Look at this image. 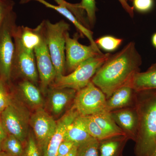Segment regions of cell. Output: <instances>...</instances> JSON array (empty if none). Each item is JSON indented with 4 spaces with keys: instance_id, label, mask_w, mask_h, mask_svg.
<instances>
[{
    "instance_id": "obj_1",
    "label": "cell",
    "mask_w": 156,
    "mask_h": 156,
    "mask_svg": "<svg viewBox=\"0 0 156 156\" xmlns=\"http://www.w3.org/2000/svg\"><path fill=\"white\" fill-rule=\"evenodd\" d=\"M142 63L135 43L129 42L119 52L110 56L91 82L108 98L117 89L129 85L134 76L140 72Z\"/></svg>"
},
{
    "instance_id": "obj_2",
    "label": "cell",
    "mask_w": 156,
    "mask_h": 156,
    "mask_svg": "<svg viewBox=\"0 0 156 156\" xmlns=\"http://www.w3.org/2000/svg\"><path fill=\"white\" fill-rule=\"evenodd\" d=\"M138 119L135 156H146L156 144V90L135 92L134 104Z\"/></svg>"
},
{
    "instance_id": "obj_3",
    "label": "cell",
    "mask_w": 156,
    "mask_h": 156,
    "mask_svg": "<svg viewBox=\"0 0 156 156\" xmlns=\"http://www.w3.org/2000/svg\"><path fill=\"white\" fill-rule=\"evenodd\" d=\"M46 42L56 73V77L65 75L66 36L70 26L64 20L52 23L44 20Z\"/></svg>"
},
{
    "instance_id": "obj_4",
    "label": "cell",
    "mask_w": 156,
    "mask_h": 156,
    "mask_svg": "<svg viewBox=\"0 0 156 156\" xmlns=\"http://www.w3.org/2000/svg\"><path fill=\"white\" fill-rule=\"evenodd\" d=\"M110 53L99 54L87 59L72 72L56 78L50 87L69 88L77 91L91 82L98 70L111 56Z\"/></svg>"
},
{
    "instance_id": "obj_5",
    "label": "cell",
    "mask_w": 156,
    "mask_h": 156,
    "mask_svg": "<svg viewBox=\"0 0 156 156\" xmlns=\"http://www.w3.org/2000/svg\"><path fill=\"white\" fill-rule=\"evenodd\" d=\"M17 15L12 12L0 27V80L6 83L11 80V69L15 45L13 34L17 27Z\"/></svg>"
},
{
    "instance_id": "obj_6",
    "label": "cell",
    "mask_w": 156,
    "mask_h": 156,
    "mask_svg": "<svg viewBox=\"0 0 156 156\" xmlns=\"http://www.w3.org/2000/svg\"><path fill=\"white\" fill-rule=\"evenodd\" d=\"M15 50L11 78H21L22 80L30 81L36 85L39 82L34 50L26 48L17 38L14 37Z\"/></svg>"
},
{
    "instance_id": "obj_7",
    "label": "cell",
    "mask_w": 156,
    "mask_h": 156,
    "mask_svg": "<svg viewBox=\"0 0 156 156\" xmlns=\"http://www.w3.org/2000/svg\"><path fill=\"white\" fill-rule=\"evenodd\" d=\"M0 117L7 133L17 137L24 145L28 136L30 119L27 110L12 101L11 104L1 113Z\"/></svg>"
},
{
    "instance_id": "obj_8",
    "label": "cell",
    "mask_w": 156,
    "mask_h": 156,
    "mask_svg": "<svg viewBox=\"0 0 156 156\" xmlns=\"http://www.w3.org/2000/svg\"><path fill=\"white\" fill-rule=\"evenodd\" d=\"M106 101L105 94L91 82L77 91L73 106L80 115L91 116L108 111Z\"/></svg>"
},
{
    "instance_id": "obj_9",
    "label": "cell",
    "mask_w": 156,
    "mask_h": 156,
    "mask_svg": "<svg viewBox=\"0 0 156 156\" xmlns=\"http://www.w3.org/2000/svg\"><path fill=\"white\" fill-rule=\"evenodd\" d=\"M80 35L76 33L72 38L68 32L66 36L65 71L69 73L87 59L103 53L92 45L86 46L79 43Z\"/></svg>"
},
{
    "instance_id": "obj_10",
    "label": "cell",
    "mask_w": 156,
    "mask_h": 156,
    "mask_svg": "<svg viewBox=\"0 0 156 156\" xmlns=\"http://www.w3.org/2000/svg\"><path fill=\"white\" fill-rule=\"evenodd\" d=\"M30 125L32 128L37 144L41 155L56 126V122L42 108L37 109L30 117Z\"/></svg>"
},
{
    "instance_id": "obj_11",
    "label": "cell",
    "mask_w": 156,
    "mask_h": 156,
    "mask_svg": "<svg viewBox=\"0 0 156 156\" xmlns=\"http://www.w3.org/2000/svg\"><path fill=\"white\" fill-rule=\"evenodd\" d=\"M34 53L40 86L42 91H45L56 80V73L46 42L44 30L41 41L35 48Z\"/></svg>"
},
{
    "instance_id": "obj_12",
    "label": "cell",
    "mask_w": 156,
    "mask_h": 156,
    "mask_svg": "<svg viewBox=\"0 0 156 156\" xmlns=\"http://www.w3.org/2000/svg\"><path fill=\"white\" fill-rule=\"evenodd\" d=\"M79 115L77 111L73 106L59 120L56 121L55 131L49 140L42 156L57 155L58 147L64 140L66 129Z\"/></svg>"
},
{
    "instance_id": "obj_13",
    "label": "cell",
    "mask_w": 156,
    "mask_h": 156,
    "mask_svg": "<svg viewBox=\"0 0 156 156\" xmlns=\"http://www.w3.org/2000/svg\"><path fill=\"white\" fill-rule=\"evenodd\" d=\"M110 113L125 136L129 140L135 142L137 136L138 119L134 106L113 111Z\"/></svg>"
},
{
    "instance_id": "obj_14",
    "label": "cell",
    "mask_w": 156,
    "mask_h": 156,
    "mask_svg": "<svg viewBox=\"0 0 156 156\" xmlns=\"http://www.w3.org/2000/svg\"><path fill=\"white\" fill-rule=\"evenodd\" d=\"M77 91L69 88H54L51 87L49 104L51 111L54 115L61 114L66 108L73 101Z\"/></svg>"
},
{
    "instance_id": "obj_15",
    "label": "cell",
    "mask_w": 156,
    "mask_h": 156,
    "mask_svg": "<svg viewBox=\"0 0 156 156\" xmlns=\"http://www.w3.org/2000/svg\"><path fill=\"white\" fill-rule=\"evenodd\" d=\"M135 91L129 85L121 87L107 98V109L108 112L133 106Z\"/></svg>"
},
{
    "instance_id": "obj_16",
    "label": "cell",
    "mask_w": 156,
    "mask_h": 156,
    "mask_svg": "<svg viewBox=\"0 0 156 156\" xmlns=\"http://www.w3.org/2000/svg\"><path fill=\"white\" fill-rule=\"evenodd\" d=\"M135 92L156 90V63L144 72L136 73L129 85Z\"/></svg>"
},
{
    "instance_id": "obj_17",
    "label": "cell",
    "mask_w": 156,
    "mask_h": 156,
    "mask_svg": "<svg viewBox=\"0 0 156 156\" xmlns=\"http://www.w3.org/2000/svg\"><path fill=\"white\" fill-rule=\"evenodd\" d=\"M128 140L125 135H120L99 140L100 156H123V151Z\"/></svg>"
},
{
    "instance_id": "obj_18",
    "label": "cell",
    "mask_w": 156,
    "mask_h": 156,
    "mask_svg": "<svg viewBox=\"0 0 156 156\" xmlns=\"http://www.w3.org/2000/svg\"><path fill=\"white\" fill-rule=\"evenodd\" d=\"M17 89L24 99L30 105L37 109L42 108L43 97L37 85L30 81L23 80L19 82Z\"/></svg>"
},
{
    "instance_id": "obj_19",
    "label": "cell",
    "mask_w": 156,
    "mask_h": 156,
    "mask_svg": "<svg viewBox=\"0 0 156 156\" xmlns=\"http://www.w3.org/2000/svg\"><path fill=\"white\" fill-rule=\"evenodd\" d=\"M91 137L86 129L83 116L79 115L68 127L64 140H70L80 145Z\"/></svg>"
},
{
    "instance_id": "obj_20",
    "label": "cell",
    "mask_w": 156,
    "mask_h": 156,
    "mask_svg": "<svg viewBox=\"0 0 156 156\" xmlns=\"http://www.w3.org/2000/svg\"><path fill=\"white\" fill-rule=\"evenodd\" d=\"M110 137L125 135L124 132L115 122L110 112L105 111L91 116Z\"/></svg>"
},
{
    "instance_id": "obj_21",
    "label": "cell",
    "mask_w": 156,
    "mask_h": 156,
    "mask_svg": "<svg viewBox=\"0 0 156 156\" xmlns=\"http://www.w3.org/2000/svg\"><path fill=\"white\" fill-rule=\"evenodd\" d=\"M24 145L20 140L8 134L2 145V151L11 156H22Z\"/></svg>"
},
{
    "instance_id": "obj_22",
    "label": "cell",
    "mask_w": 156,
    "mask_h": 156,
    "mask_svg": "<svg viewBox=\"0 0 156 156\" xmlns=\"http://www.w3.org/2000/svg\"><path fill=\"white\" fill-rule=\"evenodd\" d=\"M58 5L67 8L75 16L78 20L87 28L90 29V26L86 12L82 8L80 3L72 4L65 0H54Z\"/></svg>"
},
{
    "instance_id": "obj_23",
    "label": "cell",
    "mask_w": 156,
    "mask_h": 156,
    "mask_svg": "<svg viewBox=\"0 0 156 156\" xmlns=\"http://www.w3.org/2000/svg\"><path fill=\"white\" fill-rule=\"evenodd\" d=\"M77 156H100L99 140L91 137L78 146Z\"/></svg>"
},
{
    "instance_id": "obj_24",
    "label": "cell",
    "mask_w": 156,
    "mask_h": 156,
    "mask_svg": "<svg viewBox=\"0 0 156 156\" xmlns=\"http://www.w3.org/2000/svg\"><path fill=\"white\" fill-rule=\"evenodd\" d=\"M83 118L86 129L92 137L98 140H103L111 137H110L100 128L91 116H83Z\"/></svg>"
},
{
    "instance_id": "obj_25",
    "label": "cell",
    "mask_w": 156,
    "mask_h": 156,
    "mask_svg": "<svg viewBox=\"0 0 156 156\" xmlns=\"http://www.w3.org/2000/svg\"><path fill=\"white\" fill-rule=\"evenodd\" d=\"M122 39L115 37L106 36L97 39L95 44L101 49L107 51H112L115 50L122 42Z\"/></svg>"
},
{
    "instance_id": "obj_26",
    "label": "cell",
    "mask_w": 156,
    "mask_h": 156,
    "mask_svg": "<svg viewBox=\"0 0 156 156\" xmlns=\"http://www.w3.org/2000/svg\"><path fill=\"white\" fill-rule=\"evenodd\" d=\"M82 8L86 12L90 27H93L96 21L97 8L95 0H82L80 3Z\"/></svg>"
},
{
    "instance_id": "obj_27",
    "label": "cell",
    "mask_w": 156,
    "mask_h": 156,
    "mask_svg": "<svg viewBox=\"0 0 156 156\" xmlns=\"http://www.w3.org/2000/svg\"><path fill=\"white\" fill-rule=\"evenodd\" d=\"M22 156H42L34 136L31 133H29Z\"/></svg>"
},
{
    "instance_id": "obj_28",
    "label": "cell",
    "mask_w": 156,
    "mask_h": 156,
    "mask_svg": "<svg viewBox=\"0 0 156 156\" xmlns=\"http://www.w3.org/2000/svg\"><path fill=\"white\" fill-rule=\"evenodd\" d=\"M7 83L0 80V114L12 102L7 89Z\"/></svg>"
},
{
    "instance_id": "obj_29",
    "label": "cell",
    "mask_w": 156,
    "mask_h": 156,
    "mask_svg": "<svg viewBox=\"0 0 156 156\" xmlns=\"http://www.w3.org/2000/svg\"><path fill=\"white\" fill-rule=\"evenodd\" d=\"M14 5L13 0H0V27L7 17L14 12Z\"/></svg>"
},
{
    "instance_id": "obj_30",
    "label": "cell",
    "mask_w": 156,
    "mask_h": 156,
    "mask_svg": "<svg viewBox=\"0 0 156 156\" xmlns=\"http://www.w3.org/2000/svg\"><path fill=\"white\" fill-rule=\"evenodd\" d=\"M134 9L141 13L150 11L154 6V0H133Z\"/></svg>"
},
{
    "instance_id": "obj_31",
    "label": "cell",
    "mask_w": 156,
    "mask_h": 156,
    "mask_svg": "<svg viewBox=\"0 0 156 156\" xmlns=\"http://www.w3.org/2000/svg\"><path fill=\"white\" fill-rule=\"evenodd\" d=\"M79 145L73 141L67 140H63L58 147L57 155H65L69 154Z\"/></svg>"
},
{
    "instance_id": "obj_32",
    "label": "cell",
    "mask_w": 156,
    "mask_h": 156,
    "mask_svg": "<svg viewBox=\"0 0 156 156\" xmlns=\"http://www.w3.org/2000/svg\"><path fill=\"white\" fill-rule=\"evenodd\" d=\"M120 4L122 5L123 9L128 13L131 17H134V8L131 7L128 4V2L126 0H118Z\"/></svg>"
},
{
    "instance_id": "obj_33",
    "label": "cell",
    "mask_w": 156,
    "mask_h": 156,
    "mask_svg": "<svg viewBox=\"0 0 156 156\" xmlns=\"http://www.w3.org/2000/svg\"><path fill=\"white\" fill-rule=\"evenodd\" d=\"M8 135V134L7 131L3 126L1 121V117H0V151H2V143Z\"/></svg>"
},
{
    "instance_id": "obj_34",
    "label": "cell",
    "mask_w": 156,
    "mask_h": 156,
    "mask_svg": "<svg viewBox=\"0 0 156 156\" xmlns=\"http://www.w3.org/2000/svg\"><path fill=\"white\" fill-rule=\"evenodd\" d=\"M78 147L76 148L73 150L71 152L65 155H57L56 156H77V152Z\"/></svg>"
},
{
    "instance_id": "obj_35",
    "label": "cell",
    "mask_w": 156,
    "mask_h": 156,
    "mask_svg": "<svg viewBox=\"0 0 156 156\" xmlns=\"http://www.w3.org/2000/svg\"><path fill=\"white\" fill-rule=\"evenodd\" d=\"M146 156H156V144L154 148L150 153L149 154Z\"/></svg>"
},
{
    "instance_id": "obj_36",
    "label": "cell",
    "mask_w": 156,
    "mask_h": 156,
    "mask_svg": "<svg viewBox=\"0 0 156 156\" xmlns=\"http://www.w3.org/2000/svg\"><path fill=\"white\" fill-rule=\"evenodd\" d=\"M152 42L154 47L156 48V33L154 34L152 38Z\"/></svg>"
},
{
    "instance_id": "obj_37",
    "label": "cell",
    "mask_w": 156,
    "mask_h": 156,
    "mask_svg": "<svg viewBox=\"0 0 156 156\" xmlns=\"http://www.w3.org/2000/svg\"><path fill=\"white\" fill-rule=\"evenodd\" d=\"M0 156H11L8 154L6 153L5 152L1 151H0Z\"/></svg>"
},
{
    "instance_id": "obj_38",
    "label": "cell",
    "mask_w": 156,
    "mask_h": 156,
    "mask_svg": "<svg viewBox=\"0 0 156 156\" xmlns=\"http://www.w3.org/2000/svg\"><path fill=\"white\" fill-rule=\"evenodd\" d=\"M126 1H127V2H128V1H130V2H132L133 0H126Z\"/></svg>"
}]
</instances>
